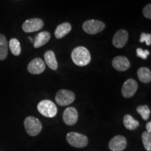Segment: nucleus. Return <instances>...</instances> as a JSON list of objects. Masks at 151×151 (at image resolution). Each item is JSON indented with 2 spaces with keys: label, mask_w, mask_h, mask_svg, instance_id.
Returning a JSON list of instances; mask_svg holds the SVG:
<instances>
[{
  "label": "nucleus",
  "mask_w": 151,
  "mask_h": 151,
  "mask_svg": "<svg viewBox=\"0 0 151 151\" xmlns=\"http://www.w3.org/2000/svg\"><path fill=\"white\" fill-rule=\"evenodd\" d=\"M127 146V140L125 137L118 135L113 137L109 141V147L111 151H122Z\"/></svg>",
  "instance_id": "obj_9"
},
{
  "label": "nucleus",
  "mask_w": 151,
  "mask_h": 151,
  "mask_svg": "<svg viewBox=\"0 0 151 151\" xmlns=\"http://www.w3.org/2000/svg\"><path fill=\"white\" fill-rule=\"evenodd\" d=\"M138 89L137 82L134 79L129 78L124 83L122 88V94L124 97L129 98L134 95Z\"/></svg>",
  "instance_id": "obj_8"
},
{
  "label": "nucleus",
  "mask_w": 151,
  "mask_h": 151,
  "mask_svg": "<svg viewBox=\"0 0 151 151\" xmlns=\"http://www.w3.org/2000/svg\"><path fill=\"white\" fill-rule=\"evenodd\" d=\"M143 15L145 18L148 19H151V4H148L143 9Z\"/></svg>",
  "instance_id": "obj_25"
},
{
  "label": "nucleus",
  "mask_w": 151,
  "mask_h": 151,
  "mask_svg": "<svg viewBox=\"0 0 151 151\" xmlns=\"http://www.w3.org/2000/svg\"><path fill=\"white\" fill-rule=\"evenodd\" d=\"M137 111L138 113L141 115V118L144 120H148V118H150V110L147 105L139 106L137 107Z\"/></svg>",
  "instance_id": "obj_21"
},
{
  "label": "nucleus",
  "mask_w": 151,
  "mask_h": 151,
  "mask_svg": "<svg viewBox=\"0 0 151 151\" xmlns=\"http://www.w3.org/2000/svg\"><path fill=\"white\" fill-rule=\"evenodd\" d=\"M113 67L118 71H124L130 67V62L126 57L117 56L112 61Z\"/></svg>",
  "instance_id": "obj_13"
},
{
  "label": "nucleus",
  "mask_w": 151,
  "mask_h": 151,
  "mask_svg": "<svg viewBox=\"0 0 151 151\" xmlns=\"http://www.w3.org/2000/svg\"><path fill=\"white\" fill-rule=\"evenodd\" d=\"M24 125L27 133L31 137H35L42 129V124L39 119L33 116H28L24 119Z\"/></svg>",
  "instance_id": "obj_2"
},
{
  "label": "nucleus",
  "mask_w": 151,
  "mask_h": 151,
  "mask_svg": "<svg viewBox=\"0 0 151 151\" xmlns=\"http://www.w3.org/2000/svg\"><path fill=\"white\" fill-rule=\"evenodd\" d=\"M78 114L73 107H68L63 113V120L67 125H73L78 121Z\"/></svg>",
  "instance_id": "obj_12"
},
{
  "label": "nucleus",
  "mask_w": 151,
  "mask_h": 151,
  "mask_svg": "<svg viewBox=\"0 0 151 151\" xmlns=\"http://www.w3.org/2000/svg\"><path fill=\"white\" fill-rule=\"evenodd\" d=\"M45 62L48 67L52 70H56L58 67V63L55 58V55L52 50H48L44 54Z\"/></svg>",
  "instance_id": "obj_16"
},
{
  "label": "nucleus",
  "mask_w": 151,
  "mask_h": 151,
  "mask_svg": "<svg viewBox=\"0 0 151 151\" xmlns=\"http://www.w3.org/2000/svg\"><path fill=\"white\" fill-rule=\"evenodd\" d=\"M45 62L39 58L32 60L27 66V70L32 74H40L45 71Z\"/></svg>",
  "instance_id": "obj_11"
},
{
  "label": "nucleus",
  "mask_w": 151,
  "mask_h": 151,
  "mask_svg": "<svg viewBox=\"0 0 151 151\" xmlns=\"http://www.w3.org/2000/svg\"><path fill=\"white\" fill-rule=\"evenodd\" d=\"M71 59L76 65L84 67L91 61V55L89 50L83 46H78L71 52Z\"/></svg>",
  "instance_id": "obj_1"
},
{
  "label": "nucleus",
  "mask_w": 151,
  "mask_h": 151,
  "mask_svg": "<svg viewBox=\"0 0 151 151\" xmlns=\"http://www.w3.org/2000/svg\"><path fill=\"white\" fill-rule=\"evenodd\" d=\"M71 30V25L69 22H64L59 24L55 31V36L57 39H62L68 35Z\"/></svg>",
  "instance_id": "obj_15"
},
{
  "label": "nucleus",
  "mask_w": 151,
  "mask_h": 151,
  "mask_svg": "<svg viewBox=\"0 0 151 151\" xmlns=\"http://www.w3.org/2000/svg\"><path fill=\"white\" fill-rule=\"evenodd\" d=\"M141 139L145 149L151 151V134L147 132H143L141 134Z\"/></svg>",
  "instance_id": "obj_22"
},
{
  "label": "nucleus",
  "mask_w": 151,
  "mask_h": 151,
  "mask_svg": "<svg viewBox=\"0 0 151 151\" xmlns=\"http://www.w3.org/2000/svg\"><path fill=\"white\" fill-rule=\"evenodd\" d=\"M105 28V24L100 20H88L83 24V29L89 35H96L101 32Z\"/></svg>",
  "instance_id": "obj_5"
},
{
  "label": "nucleus",
  "mask_w": 151,
  "mask_h": 151,
  "mask_svg": "<svg viewBox=\"0 0 151 151\" xmlns=\"http://www.w3.org/2000/svg\"><path fill=\"white\" fill-rule=\"evenodd\" d=\"M139 41L141 43H146L147 46H150L151 45V35L150 34H146V33H141L140 39Z\"/></svg>",
  "instance_id": "obj_23"
},
{
  "label": "nucleus",
  "mask_w": 151,
  "mask_h": 151,
  "mask_svg": "<svg viewBox=\"0 0 151 151\" xmlns=\"http://www.w3.org/2000/svg\"><path fill=\"white\" fill-rule=\"evenodd\" d=\"M50 39V34L48 32L44 31L39 32L36 36L35 41H34V46L35 48H39L46 44Z\"/></svg>",
  "instance_id": "obj_14"
},
{
  "label": "nucleus",
  "mask_w": 151,
  "mask_h": 151,
  "mask_svg": "<svg viewBox=\"0 0 151 151\" xmlns=\"http://www.w3.org/2000/svg\"><path fill=\"white\" fill-rule=\"evenodd\" d=\"M123 124L126 129L129 130H134L139 126V122L132 116L128 114L124 116Z\"/></svg>",
  "instance_id": "obj_18"
},
{
  "label": "nucleus",
  "mask_w": 151,
  "mask_h": 151,
  "mask_svg": "<svg viewBox=\"0 0 151 151\" xmlns=\"http://www.w3.org/2000/svg\"><path fill=\"white\" fill-rule=\"evenodd\" d=\"M67 141L71 146L78 148H84L88 143V139L86 136L73 132L67 134Z\"/></svg>",
  "instance_id": "obj_4"
},
{
  "label": "nucleus",
  "mask_w": 151,
  "mask_h": 151,
  "mask_svg": "<svg viewBox=\"0 0 151 151\" xmlns=\"http://www.w3.org/2000/svg\"><path fill=\"white\" fill-rule=\"evenodd\" d=\"M29 40H30V41H32V42H34L33 39H32V38H31V37H29Z\"/></svg>",
  "instance_id": "obj_27"
},
{
  "label": "nucleus",
  "mask_w": 151,
  "mask_h": 151,
  "mask_svg": "<svg viewBox=\"0 0 151 151\" xmlns=\"http://www.w3.org/2000/svg\"><path fill=\"white\" fill-rule=\"evenodd\" d=\"M75 100V94L73 92L67 90H60L57 92L55 101L58 104L65 106L72 104Z\"/></svg>",
  "instance_id": "obj_6"
},
{
  "label": "nucleus",
  "mask_w": 151,
  "mask_h": 151,
  "mask_svg": "<svg viewBox=\"0 0 151 151\" xmlns=\"http://www.w3.org/2000/svg\"><path fill=\"white\" fill-rule=\"evenodd\" d=\"M37 109L41 115L47 118H53L58 113V108L52 101L44 99L38 104Z\"/></svg>",
  "instance_id": "obj_3"
},
{
  "label": "nucleus",
  "mask_w": 151,
  "mask_h": 151,
  "mask_svg": "<svg viewBox=\"0 0 151 151\" xmlns=\"http://www.w3.org/2000/svg\"><path fill=\"white\" fill-rule=\"evenodd\" d=\"M8 48L6 38L3 35H0V61L6 58L8 55Z\"/></svg>",
  "instance_id": "obj_19"
},
{
  "label": "nucleus",
  "mask_w": 151,
  "mask_h": 151,
  "mask_svg": "<svg viewBox=\"0 0 151 151\" xmlns=\"http://www.w3.org/2000/svg\"><path fill=\"white\" fill-rule=\"evenodd\" d=\"M128 37L129 35L126 30H118L113 36V45L117 48H122L127 44Z\"/></svg>",
  "instance_id": "obj_10"
},
{
  "label": "nucleus",
  "mask_w": 151,
  "mask_h": 151,
  "mask_svg": "<svg viewBox=\"0 0 151 151\" xmlns=\"http://www.w3.org/2000/svg\"><path fill=\"white\" fill-rule=\"evenodd\" d=\"M138 78L143 83H148L151 81V71L147 67L139 68L137 71Z\"/></svg>",
  "instance_id": "obj_17"
},
{
  "label": "nucleus",
  "mask_w": 151,
  "mask_h": 151,
  "mask_svg": "<svg viewBox=\"0 0 151 151\" xmlns=\"http://www.w3.org/2000/svg\"><path fill=\"white\" fill-rule=\"evenodd\" d=\"M43 27V22L40 18H32L25 20L22 24V28L24 32L27 33L35 32L42 29Z\"/></svg>",
  "instance_id": "obj_7"
},
{
  "label": "nucleus",
  "mask_w": 151,
  "mask_h": 151,
  "mask_svg": "<svg viewBox=\"0 0 151 151\" xmlns=\"http://www.w3.org/2000/svg\"><path fill=\"white\" fill-rule=\"evenodd\" d=\"M150 55V52L148 50H143L142 48H138L137 49V55L139 58H142L143 60H146L148 56Z\"/></svg>",
  "instance_id": "obj_24"
},
{
  "label": "nucleus",
  "mask_w": 151,
  "mask_h": 151,
  "mask_svg": "<svg viewBox=\"0 0 151 151\" xmlns=\"http://www.w3.org/2000/svg\"><path fill=\"white\" fill-rule=\"evenodd\" d=\"M146 129L147 132L148 133H150L151 132V122H148V123L146 124Z\"/></svg>",
  "instance_id": "obj_26"
},
{
  "label": "nucleus",
  "mask_w": 151,
  "mask_h": 151,
  "mask_svg": "<svg viewBox=\"0 0 151 151\" xmlns=\"http://www.w3.org/2000/svg\"><path fill=\"white\" fill-rule=\"evenodd\" d=\"M9 48H10L11 52L14 55L18 56L21 52V47H20V43L18 39L16 38H13L9 41Z\"/></svg>",
  "instance_id": "obj_20"
}]
</instances>
